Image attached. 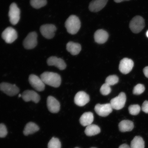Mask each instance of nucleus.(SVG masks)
<instances>
[{"label": "nucleus", "mask_w": 148, "mask_h": 148, "mask_svg": "<svg viewBox=\"0 0 148 148\" xmlns=\"http://www.w3.org/2000/svg\"><path fill=\"white\" fill-rule=\"evenodd\" d=\"M40 78L48 86L58 88L61 83V77L58 73L52 72H45L40 75Z\"/></svg>", "instance_id": "1"}, {"label": "nucleus", "mask_w": 148, "mask_h": 148, "mask_svg": "<svg viewBox=\"0 0 148 148\" xmlns=\"http://www.w3.org/2000/svg\"><path fill=\"white\" fill-rule=\"evenodd\" d=\"M81 25L79 18L74 15H72L66 20L65 23V26L68 33L74 35L78 32L80 28Z\"/></svg>", "instance_id": "2"}, {"label": "nucleus", "mask_w": 148, "mask_h": 148, "mask_svg": "<svg viewBox=\"0 0 148 148\" xmlns=\"http://www.w3.org/2000/svg\"><path fill=\"white\" fill-rule=\"evenodd\" d=\"M145 27V20L140 16H136L133 18L129 23V27L132 32L138 34L143 30Z\"/></svg>", "instance_id": "3"}, {"label": "nucleus", "mask_w": 148, "mask_h": 148, "mask_svg": "<svg viewBox=\"0 0 148 148\" xmlns=\"http://www.w3.org/2000/svg\"><path fill=\"white\" fill-rule=\"evenodd\" d=\"M126 99L125 92H120L119 95L110 101V103L112 108L116 110H119L123 108L125 106Z\"/></svg>", "instance_id": "4"}, {"label": "nucleus", "mask_w": 148, "mask_h": 148, "mask_svg": "<svg viewBox=\"0 0 148 148\" xmlns=\"http://www.w3.org/2000/svg\"><path fill=\"white\" fill-rule=\"evenodd\" d=\"M20 9L15 3H13L9 7L8 15L10 23L13 25H16L19 21L20 18Z\"/></svg>", "instance_id": "5"}, {"label": "nucleus", "mask_w": 148, "mask_h": 148, "mask_svg": "<svg viewBox=\"0 0 148 148\" xmlns=\"http://www.w3.org/2000/svg\"><path fill=\"white\" fill-rule=\"evenodd\" d=\"M29 81L32 87L37 91H43L45 88V84L40 77L36 75H31L29 76Z\"/></svg>", "instance_id": "6"}, {"label": "nucleus", "mask_w": 148, "mask_h": 148, "mask_svg": "<svg viewBox=\"0 0 148 148\" xmlns=\"http://www.w3.org/2000/svg\"><path fill=\"white\" fill-rule=\"evenodd\" d=\"M0 90L10 97L16 95L19 92V89L16 85L6 82L0 84Z\"/></svg>", "instance_id": "7"}, {"label": "nucleus", "mask_w": 148, "mask_h": 148, "mask_svg": "<svg viewBox=\"0 0 148 148\" xmlns=\"http://www.w3.org/2000/svg\"><path fill=\"white\" fill-rule=\"evenodd\" d=\"M2 38L7 43H12L17 38V32L12 27L7 28L3 31L1 35Z\"/></svg>", "instance_id": "8"}, {"label": "nucleus", "mask_w": 148, "mask_h": 148, "mask_svg": "<svg viewBox=\"0 0 148 148\" xmlns=\"http://www.w3.org/2000/svg\"><path fill=\"white\" fill-rule=\"evenodd\" d=\"M37 35L36 32L29 33L24 40L23 45L25 49H34L38 43Z\"/></svg>", "instance_id": "9"}, {"label": "nucleus", "mask_w": 148, "mask_h": 148, "mask_svg": "<svg viewBox=\"0 0 148 148\" xmlns=\"http://www.w3.org/2000/svg\"><path fill=\"white\" fill-rule=\"evenodd\" d=\"M113 109L110 103L104 104H97L96 105L94 110L99 116L105 117L112 112Z\"/></svg>", "instance_id": "10"}, {"label": "nucleus", "mask_w": 148, "mask_h": 148, "mask_svg": "<svg viewBox=\"0 0 148 148\" xmlns=\"http://www.w3.org/2000/svg\"><path fill=\"white\" fill-rule=\"evenodd\" d=\"M56 27L52 24H46L41 26L40 27V32L46 38L50 39L54 36Z\"/></svg>", "instance_id": "11"}, {"label": "nucleus", "mask_w": 148, "mask_h": 148, "mask_svg": "<svg viewBox=\"0 0 148 148\" xmlns=\"http://www.w3.org/2000/svg\"><path fill=\"white\" fill-rule=\"evenodd\" d=\"M134 66V62L132 60L125 58L120 61L119 70L122 73L126 75L130 73Z\"/></svg>", "instance_id": "12"}, {"label": "nucleus", "mask_w": 148, "mask_h": 148, "mask_svg": "<svg viewBox=\"0 0 148 148\" xmlns=\"http://www.w3.org/2000/svg\"><path fill=\"white\" fill-rule=\"evenodd\" d=\"M90 101L89 96L84 91L77 92L74 98V101L75 104L79 106H84Z\"/></svg>", "instance_id": "13"}, {"label": "nucleus", "mask_w": 148, "mask_h": 148, "mask_svg": "<svg viewBox=\"0 0 148 148\" xmlns=\"http://www.w3.org/2000/svg\"><path fill=\"white\" fill-rule=\"evenodd\" d=\"M22 97L25 102L32 101L35 103H38L40 100V96L33 90H26L22 95Z\"/></svg>", "instance_id": "14"}, {"label": "nucleus", "mask_w": 148, "mask_h": 148, "mask_svg": "<svg viewBox=\"0 0 148 148\" xmlns=\"http://www.w3.org/2000/svg\"><path fill=\"white\" fill-rule=\"evenodd\" d=\"M47 105L48 110L52 113H57L60 110V103L58 100L52 96L47 97Z\"/></svg>", "instance_id": "15"}, {"label": "nucleus", "mask_w": 148, "mask_h": 148, "mask_svg": "<svg viewBox=\"0 0 148 148\" xmlns=\"http://www.w3.org/2000/svg\"><path fill=\"white\" fill-rule=\"evenodd\" d=\"M108 0H92L89 5L90 12H97L102 9L107 4Z\"/></svg>", "instance_id": "16"}, {"label": "nucleus", "mask_w": 148, "mask_h": 148, "mask_svg": "<svg viewBox=\"0 0 148 148\" xmlns=\"http://www.w3.org/2000/svg\"><path fill=\"white\" fill-rule=\"evenodd\" d=\"M47 64L49 66H55L60 70L65 69L66 64L62 58H58L56 56L49 57L47 60Z\"/></svg>", "instance_id": "17"}, {"label": "nucleus", "mask_w": 148, "mask_h": 148, "mask_svg": "<svg viewBox=\"0 0 148 148\" xmlns=\"http://www.w3.org/2000/svg\"><path fill=\"white\" fill-rule=\"evenodd\" d=\"M109 34L106 31L103 29H98L94 34L95 41L99 44L105 43L108 40Z\"/></svg>", "instance_id": "18"}, {"label": "nucleus", "mask_w": 148, "mask_h": 148, "mask_svg": "<svg viewBox=\"0 0 148 148\" xmlns=\"http://www.w3.org/2000/svg\"><path fill=\"white\" fill-rule=\"evenodd\" d=\"M93 114L90 112L84 113L81 116L79 122L83 126L86 127L92 124L94 121Z\"/></svg>", "instance_id": "19"}, {"label": "nucleus", "mask_w": 148, "mask_h": 148, "mask_svg": "<svg viewBox=\"0 0 148 148\" xmlns=\"http://www.w3.org/2000/svg\"><path fill=\"white\" fill-rule=\"evenodd\" d=\"M118 127L120 131L125 132L132 130L134 125V123L130 120H123L119 123Z\"/></svg>", "instance_id": "20"}, {"label": "nucleus", "mask_w": 148, "mask_h": 148, "mask_svg": "<svg viewBox=\"0 0 148 148\" xmlns=\"http://www.w3.org/2000/svg\"><path fill=\"white\" fill-rule=\"evenodd\" d=\"M66 49L71 54L76 55L78 54L81 50L80 44L73 42H69L66 44Z\"/></svg>", "instance_id": "21"}, {"label": "nucleus", "mask_w": 148, "mask_h": 148, "mask_svg": "<svg viewBox=\"0 0 148 148\" xmlns=\"http://www.w3.org/2000/svg\"><path fill=\"white\" fill-rule=\"evenodd\" d=\"M39 129V127L36 124L33 122H29L25 125L23 131V134L25 136H28L29 134H34Z\"/></svg>", "instance_id": "22"}, {"label": "nucleus", "mask_w": 148, "mask_h": 148, "mask_svg": "<svg viewBox=\"0 0 148 148\" xmlns=\"http://www.w3.org/2000/svg\"><path fill=\"white\" fill-rule=\"evenodd\" d=\"M101 129L98 125L91 124L88 126L85 130V133L87 136H91L99 134Z\"/></svg>", "instance_id": "23"}, {"label": "nucleus", "mask_w": 148, "mask_h": 148, "mask_svg": "<svg viewBox=\"0 0 148 148\" xmlns=\"http://www.w3.org/2000/svg\"><path fill=\"white\" fill-rule=\"evenodd\" d=\"M130 148H145V142H144L143 138L140 136H135L131 142Z\"/></svg>", "instance_id": "24"}, {"label": "nucleus", "mask_w": 148, "mask_h": 148, "mask_svg": "<svg viewBox=\"0 0 148 148\" xmlns=\"http://www.w3.org/2000/svg\"><path fill=\"white\" fill-rule=\"evenodd\" d=\"M46 0H31L30 3L32 6L36 9H39L47 4Z\"/></svg>", "instance_id": "25"}, {"label": "nucleus", "mask_w": 148, "mask_h": 148, "mask_svg": "<svg viewBox=\"0 0 148 148\" xmlns=\"http://www.w3.org/2000/svg\"><path fill=\"white\" fill-rule=\"evenodd\" d=\"M48 148H61V143L58 138H53L48 144Z\"/></svg>", "instance_id": "26"}, {"label": "nucleus", "mask_w": 148, "mask_h": 148, "mask_svg": "<svg viewBox=\"0 0 148 148\" xmlns=\"http://www.w3.org/2000/svg\"><path fill=\"white\" fill-rule=\"evenodd\" d=\"M119 82V78L115 75H110L107 77L105 80V83L110 86H114Z\"/></svg>", "instance_id": "27"}, {"label": "nucleus", "mask_w": 148, "mask_h": 148, "mask_svg": "<svg viewBox=\"0 0 148 148\" xmlns=\"http://www.w3.org/2000/svg\"><path fill=\"white\" fill-rule=\"evenodd\" d=\"M128 109L130 114L132 115L136 116L139 113L141 108L138 105H133L130 106Z\"/></svg>", "instance_id": "28"}, {"label": "nucleus", "mask_w": 148, "mask_h": 148, "mask_svg": "<svg viewBox=\"0 0 148 148\" xmlns=\"http://www.w3.org/2000/svg\"><path fill=\"white\" fill-rule=\"evenodd\" d=\"M145 86L143 84H138L134 87L133 90V93L134 95H139L143 93L145 91Z\"/></svg>", "instance_id": "29"}, {"label": "nucleus", "mask_w": 148, "mask_h": 148, "mask_svg": "<svg viewBox=\"0 0 148 148\" xmlns=\"http://www.w3.org/2000/svg\"><path fill=\"white\" fill-rule=\"evenodd\" d=\"M112 89L110 86L105 83L101 86L100 89V92L101 94L103 95H107L110 93Z\"/></svg>", "instance_id": "30"}, {"label": "nucleus", "mask_w": 148, "mask_h": 148, "mask_svg": "<svg viewBox=\"0 0 148 148\" xmlns=\"http://www.w3.org/2000/svg\"><path fill=\"white\" fill-rule=\"evenodd\" d=\"M8 134L6 126L3 123L0 124V138H5Z\"/></svg>", "instance_id": "31"}, {"label": "nucleus", "mask_w": 148, "mask_h": 148, "mask_svg": "<svg viewBox=\"0 0 148 148\" xmlns=\"http://www.w3.org/2000/svg\"><path fill=\"white\" fill-rule=\"evenodd\" d=\"M142 110L145 113L148 114V101H145L142 104Z\"/></svg>", "instance_id": "32"}, {"label": "nucleus", "mask_w": 148, "mask_h": 148, "mask_svg": "<svg viewBox=\"0 0 148 148\" xmlns=\"http://www.w3.org/2000/svg\"><path fill=\"white\" fill-rule=\"evenodd\" d=\"M143 71L145 77L148 78V66H146L144 68Z\"/></svg>", "instance_id": "33"}, {"label": "nucleus", "mask_w": 148, "mask_h": 148, "mask_svg": "<svg viewBox=\"0 0 148 148\" xmlns=\"http://www.w3.org/2000/svg\"><path fill=\"white\" fill-rule=\"evenodd\" d=\"M119 148H131L130 147L129 145H127V144H122L121 145H120Z\"/></svg>", "instance_id": "34"}, {"label": "nucleus", "mask_w": 148, "mask_h": 148, "mask_svg": "<svg viewBox=\"0 0 148 148\" xmlns=\"http://www.w3.org/2000/svg\"><path fill=\"white\" fill-rule=\"evenodd\" d=\"M130 1V0H114V2L116 3H120L122 2L125 1Z\"/></svg>", "instance_id": "35"}, {"label": "nucleus", "mask_w": 148, "mask_h": 148, "mask_svg": "<svg viewBox=\"0 0 148 148\" xmlns=\"http://www.w3.org/2000/svg\"><path fill=\"white\" fill-rule=\"evenodd\" d=\"M22 97V95L21 94H19V95H18V97Z\"/></svg>", "instance_id": "36"}, {"label": "nucleus", "mask_w": 148, "mask_h": 148, "mask_svg": "<svg viewBox=\"0 0 148 148\" xmlns=\"http://www.w3.org/2000/svg\"><path fill=\"white\" fill-rule=\"evenodd\" d=\"M147 36L148 38V31H147Z\"/></svg>", "instance_id": "37"}, {"label": "nucleus", "mask_w": 148, "mask_h": 148, "mask_svg": "<svg viewBox=\"0 0 148 148\" xmlns=\"http://www.w3.org/2000/svg\"><path fill=\"white\" fill-rule=\"evenodd\" d=\"M75 148H79L78 147H75Z\"/></svg>", "instance_id": "38"}, {"label": "nucleus", "mask_w": 148, "mask_h": 148, "mask_svg": "<svg viewBox=\"0 0 148 148\" xmlns=\"http://www.w3.org/2000/svg\"><path fill=\"white\" fill-rule=\"evenodd\" d=\"M96 148V147H91V148Z\"/></svg>", "instance_id": "39"}]
</instances>
